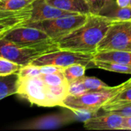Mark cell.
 <instances>
[{
  "label": "cell",
  "mask_w": 131,
  "mask_h": 131,
  "mask_svg": "<svg viewBox=\"0 0 131 131\" xmlns=\"http://www.w3.org/2000/svg\"><path fill=\"white\" fill-rule=\"evenodd\" d=\"M124 117L112 112L101 116H93L84 121V127L88 130H124Z\"/></svg>",
  "instance_id": "9"
},
{
  "label": "cell",
  "mask_w": 131,
  "mask_h": 131,
  "mask_svg": "<svg viewBox=\"0 0 131 131\" xmlns=\"http://www.w3.org/2000/svg\"><path fill=\"white\" fill-rule=\"evenodd\" d=\"M128 104H131V85L120 91L114 97L106 102L102 106L101 109L107 112Z\"/></svg>",
  "instance_id": "17"
},
{
  "label": "cell",
  "mask_w": 131,
  "mask_h": 131,
  "mask_svg": "<svg viewBox=\"0 0 131 131\" xmlns=\"http://www.w3.org/2000/svg\"><path fill=\"white\" fill-rule=\"evenodd\" d=\"M112 20L101 15L88 14L86 21L70 33L56 40L58 49L96 53Z\"/></svg>",
  "instance_id": "1"
},
{
  "label": "cell",
  "mask_w": 131,
  "mask_h": 131,
  "mask_svg": "<svg viewBox=\"0 0 131 131\" xmlns=\"http://www.w3.org/2000/svg\"><path fill=\"white\" fill-rule=\"evenodd\" d=\"M49 5L71 12L90 14V8L85 0H45Z\"/></svg>",
  "instance_id": "14"
},
{
  "label": "cell",
  "mask_w": 131,
  "mask_h": 131,
  "mask_svg": "<svg viewBox=\"0 0 131 131\" xmlns=\"http://www.w3.org/2000/svg\"><path fill=\"white\" fill-rule=\"evenodd\" d=\"M17 81V73L0 77V101L16 94Z\"/></svg>",
  "instance_id": "18"
},
{
  "label": "cell",
  "mask_w": 131,
  "mask_h": 131,
  "mask_svg": "<svg viewBox=\"0 0 131 131\" xmlns=\"http://www.w3.org/2000/svg\"><path fill=\"white\" fill-rule=\"evenodd\" d=\"M94 54L58 49L35 58L31 61L30 64L35 66L54 65L65 68L74 64H81L84 65L88 69L95 68L94 63Z\"/></svg>",
  "instance_id": "5"
},
{
  "label": "cell",
  "mask_w": 131,
  "mask_h": 131,
  "mask_svg": "<svg viewBox=\"0 0 131 131\" xmlns=\"http://www.w3.org/2000/svg\"><path fill=\"white\" fill-rule=\"evenodd\" d=\"M45 83L50 86H60L64 84H68V82L64 78L63 73H56L51 74H40Z\"/></svg>",
  "instance_id": "23"
},
{
  "label": "cell",
  "mask_w": 131,
  "mask_h": 131,
  "mask_svg": "<svg viewBox=\"0 0 131 131\" xmlns=\"http://www.w3.org/2000/svg\"><path fill=\"white\" fill-rule=\"evenodd\" d=\"M18 78H31L41 74L39 66H35L32 64H26L22 66L17 73Z\"/></svg>",
  "instance_id": "24"
},
{
  "label": "cell",
  "mask_w": 131,
  "mask_h": 131,
  "mask_svg": "<svg viewBox=\"0 0 131 131\" xmlns=\"http://www.w3.org/2000/svg\"><path fill=\"white\" fill-rule=\"evenodd\" d=\"M88 3L89 8H90V13L98 15L99 12L104 6L106 0H85Z\"/></svg>",
  "instance_id": "26"
},
{
  "label": "cell",
  "mask_w": 131,
  "mask_h": 131,
  "mask_svg": "<svg viewBox=\"0 0 131 131\" xmlns=\"http://www.w3.org/2000/svg\"><path fill=\"white\" fill-rule=\"evenodd\" d=\"M35 0H0V18L15 16L31 11Z\"/></svg>",
  "instance_id": "12"
},
{
  "label": "cell",
  "mask_w": 131,
  "mask_h": 131,
  "mask_svg": "<svg viewBox=\"0 0 131 131\" xmlns=\"http://www.w3.org/2000/svg\"><path fill=\"white\" fill-rule=\"evenodd\" d=\"M131 51V20L113 21L97 51Z\"/></svg>",
  "instance_id": "7"
},
{
  "label": "cell",
  "mask_w": 131,
  "mask_h": 131,
  "mask_svg": "<svg viewBox=\"0 0 131 131\" xmlns=\"http://www.w3.org/2000/svg\"><path fill=\"white\" fill-rule=\"evenodd\" d=\"M124 130H131V117H124Z\"/></svg>",
  "instance_id": "28"
},
{
  "label": "cell",
  "mask_w": 131,
  "mask_h": 131,
  "mask_svg": "<svg viewBox=\"0 0 131 131\" xmlns=\"http://www.w3.org/2000/svg\"><path fill=\"white\" fill-rule=\"evenodd\" d=\"M31 11L21 15L0 18V39H2L12 29L25 25L31 17Z\"/></svg>",
  "instance_id": "16"
},
{
  "label": "cell",
  "mask_w": 131,
  "mask_h": 131,
  "mask_svg": "<svg viewBox=\"0 0 131 131\" xmlns=\"http://www.w3.org/2000/svg\"><path fill=\"white\" fill-rule=\"evenodd\" d=\"M74 120L75 119L74 117L72 112L71 114L64 113V114H51L32 121L28 124H25L19 129H25V130L55 129L61 126H64L67 124H69Z\"/></svg>",
  "instance_id": "10"
},
{
  "label": "cell",
  "mask_w": 131,
  "mask_h": 131,
  "mask_svg": "<svg viewBox=\"0 0 131 131\" xmlns=\"http://www.w3.org/2000/svg\"><path fill=\"white\" fill-rule=\"evenodd\" d=\"M130 5L131 6V0H130Z\"/></svg>",
  "instance_id": "30"
},
{
  "label": "cell",
  "mask_w": 131,
  "mask_h": 131,
  "mask_svg": "<svg viewBox=\"0 0 131 131\" xmlns=\"http://www.w3.org/2000/svg\"><path fill=\"white\" fill-rule=\"evenodd\" d=\"M88 92L81 79L74 81L68 85V95H80Z\"/></svg>",
  "instance_id": "25"
},
{
  "label": "cell",
  "mask_w": 131,
  "mask_h": 131,
  "mask_svg": "<svg viewBox=\"0 0 131 131\" xmlns=\"http://www.w3.org/2000/svg\"><path fill=\"white\" fill-rule=\"evenodd\" d=\"M83 84L88 90V91H100L102 89H105L109 88L106 83H104L103 81L94 78V77H87L84 76L82 78H81Z\"/></svg>",
  "instance_id": "21"
},
{
  "label": "cell",
  "mask_w": 131,
  "mask_h": 131,
  "mask_svg": "<svg viewBox=\"0 0 131 131\" xmlns=\"http://www.w3.org/2000/svg\"><path fill=\"white\" fill-rule=\"evenodd\" d=\"M117 4L121 7H128L130 5V0H115Z\"/></svg>",
  "instance_id": "29"
},
{
  "label": "cell",
  "mask_w": 131,
  "mask_h": 131,
  "mask_svg": "<svg viewBox=\"0 0 131 131\" xmlns=\"http://www.w3.org/2000/svg\"><path fill=\"white\" fill-rule=\"evenodd\" d=\"M2 38L21 45H34L51 41L49 36L41 30L26 25L12 29Z\"/></svg>",
  "instance_id": "8"
},
{
  "label": "cell",
  "mask_w": 131,
  "mask_h": 131,
  "mask_svg": "<svg viewBox=\"0 0 131 131\" xmlns=\"http://www.w3.org/2000/svg\"><path fill=\"white\" fill-rule=\"evenodd\" d=\"M112 21L131 20V6L121 7L115 0H106L99 14Z\"/></svg>",
  "instance_id": "13"
},
{
  "label": "cell",
  "mask_w": 131,
  "mask_h": 131,
  "mask_svg": "<svg viewBox=\"0 0 131 131\" xmlns=\"http://www.w3.org/2000/svg\"><path fill=\"white\" fill-rule=\"evenodd\" d=\"M57 50H58V45L52 40L34 45H21L5 38L0 39V57L21 66L29 64L31 61L42 54Z\"/></svg>",
  "instance_id": "4"
},
{
  "label": "cell",
  "mask_w": 131,
  "mask_h": 131,
  "mask_svg": "<svg viewBox=\"0 0 131 131\" xmlns=\"http://www.w3.org/2000/svg\"><path fill=\"white\" fill-rule=\"evenodd\" d=\"M68 84L50 86L45 83L41 75L18 78L16 94L31 104L39 107H62L64 99L68 95Z\"/></svg>",
  "instance_id": "2"
},
{
  "label": "cell",
  "mask_w": 131,
  "mask_h": 131,
  "mask_svg": "<svg viewBox=\"0 0 131 131\" xmlns=\"http://www.w3.org/2000/svg\"><path fill=\"white\" fill-rule=\"evenodd\" d=\"M74 14H80V13H74V12H71L64 11L57 8L47 3L45 0H35L31 5V17L26 24L30 22H36V21L53 19L58 17L74 15Z\"/></svg>",
  "instance_id": "11"
},
{
  "label": "cell",
  "mask_w": 131,
  "mask_h": 131,
  "mask_svg": "<svg viewBox=\"0 0 131 131\" xmlns=\"http://www.w3.org/2000/svg\"><path fill=\"white\" fill-rule=\"evenodd\" d=\"M130 85L131 78L117 86L96 91H88L80 95H68L62 102V107L69 111L85 110L97 114L106 102Z\"/></svg>",
  "instance_id": "3"
},
{
  "label": "cell",
  "mask_w": 131,
  "mask_h": 131,
  "mask_svg": "<svg viewBox=\"0 0 131 131\" xmlns=\"http://www.w3.org/2000/svg\"><path fill=\"white\" fill-rule=\"evenodd\" d=\"M107 112H112V113L118 114L123 117H131V104L125 105L120 108L114 109V110H111V111H107Z\"/></svg>",
  "instance_id": "27"
},
{
  "label": "cell",
  "mask_w": 131,
  "mask_h": 131,
  "mask_svg": "<svg viewBox=\"0 0 131 131\" xmlns=\"http://www.w3.org/2000/svg\"><path fill=\"white\" fill-rule=\"evenodd\" d=\"M94 63L95 65V68L112 71V72H117V73H121V74H131V66L121 64L115 62H111V61H94Z\"/></svg>",
  "instance_id": "20"
},
{
  "label": "cell",
  "mask_w": 131,
  "mask_h": 131,
  "mask_svg": "<svg viewBox=\"0 0 131 131\" xmlns=\"http://www.w3.org/2000/svg\"><path fill=\"white\" fill-rule=\"evenodd\" d=\"M88 16V14H74L49 20L30 22L25 25L41 30L51 40L55 41L83 25L86 21Z\"/></svg>",
  "instance_id": "6"
},
{
  "label": "cell",
  "mask_w": 131,
  "mask_h": 131,
  "mask_svg": "<svg viewBox=\"0 0 131 131\" xmlns=\"http://www.w3.org/2000/svg\"><path fill=\"white\" fill-rule=\"evenodd\" d=\"M87 68L81 64H74L64 68V75L68 84L85 76Z\"/></svg>",
  "instance_id": "19"
},
{
  "label": "cell",
  "mask_w": 131,
  "mask_h": 131,
  "mask_svg": "<svg viewBox=\"0 0 131 131\" xmlns=\"http://www.w3.org/2000/svg\"><path fill=\"white\" fill-rule=\"evenodd\" d=\"M94 61L115 62L131 66V51H97L94 57Z\"/></svg>",
  "instance_id": "15"
},
{
  "label": "cell",
  "mask_w": 131,
  "mask_h": 131,
  "mask_svg": "<svg viewBox=\"0 0 131 131\" xmlns=\"http://www.w3.org/2000/svg\"><path fill=\"white\" fill-rule=\"evenodd\" d=\"M21 67V65L17 63L0 57V77L18 73Z\"/></svg>",
  "instance_id": "22"
}]
</instances>
